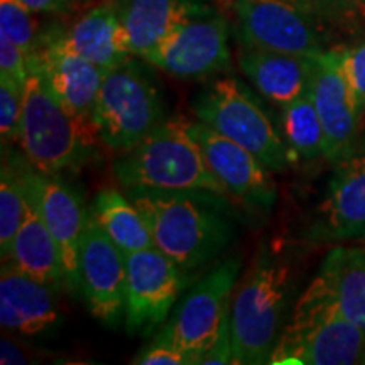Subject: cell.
Returning a JSON list of instances; mask_svg holds the SVG:
<instances>
[{"label":"cell","instance_id":"8","mask_svg":"<svg viewBox=\"0 0 365 365\" xmlns=\"http://www.w3.org/2000/svg\"><path fill=\"white\" fill-rule=\"evenodd\" d=\"M242 48L318 56L335 48V31L303 0H234Z\"/></svg>","mask_w":365,"mask_h":365},{"label":"cell","instance_id":"36","mask_svg":"<svg viewBox=\"0 0 365 365\" xmlns=\"http://www.w3.org/2000/svg\"><path fill=\"white\" fill-rule=\"evenodd\" d=\"M364 143H365V140H364Z\"/></svg>","mask_w":365,"mask_h":365},{"label":"cell","instance_id":"1","mask_svg":"<svg viewBox=\"0 0 365 365\" xmlns=\"http://www.w3.org/2000/svg\"><path fill=\"white\" fill-rule=\"evenodd\" d=\"M125 193L143 213L154 247L188 274L220 257L237 235L228 196L153 188Z\"/></svg>","mask_w":365,"mask_h":365},{"label":"cell","instance_id":"7","mask_svg":"<svg viewBox=\"0 0 365 365\" xmlns=\"http://www.w3.org/2000/svg\"><path fill=\"white\" fill-rule=\"evenodd\" d=\"M191 110L196 120L247 149L269 171L281 173L289 164L291 153L281 129L274 125L254 91L239 78L213 80L196 95Z\"/></svg>","mask_w":365,"mask_h":365},{"label":"cell","instance_id":"17","mask_svg":"<svg viewBox=\"0 0 365 365\" xmlns=\"http://www.w3.org/2000/svg\"><path fill=\"white\" fill-rule=\"evenodd\" d=\"M29 71L38 73L73 115L93 125L95 102L105 75L100 68L48 33L41 34L38 49L29 58Z\"/></svg>","mask_w":365,"mask_h":365},{"label":"cell","instance_id":"4","mask_svg":"<svg viewBox=\"0 0 365 365\" xmlns=\"http://www.w3.org/2000/svg\"><path fill=\"white\" fill-rule=\"evenodd\" d=\"M112 175L124 190L213 191L228 196L186 129L185 117H168L134 148L115 154Z\"/></svg>","mask_w":365,"mask_h":365},{"label":"cell","instance_id":"2","mask_svg":"<svg viewBox=\"0 0 365 365\" xmlns=\"http://www.w3.org/2000/svg\"><path fill=\"white\" fill-rule=\"evenodd\" d=\"M293 294L291 264L277 250L261 244L232 298L234 364H269L293 312Z\"/></svg>","mask_w":365,"mask_h":365},{"label":"cell","instance_id":"5","mask_svg":"<svg viewBox=\"0 0 365 365\" xmlns=\"http://www.w3.org/2000/svg\"><path fill=\"white\" fill-rule=\"evenodd\" d=\"M97 139L95 125L73 115L38 73L29 71L17 143L31 166L43 175L76 170L93 156Z\"/></svg>","mask_w":365,"mask_h":365},{"label":"cell","instance_id":"31","mask_svg":"<svg viewBox=\"0 0 365 365\" xmlns=\"http://www.w3.org/2000/svg\"><path fill=\"white\" fill-rule=\"evenodd\" d=\"M0 76L11 78L21 86H26L29 78V61L26 53L4 34H0Z\"/></svg>","mask_w":365,"mask_h":365},{"label":"cell","instance_id":"22","mask_svg":"<svg viewBox=\"0 0 365 365\" xmlns=\"http://www.w3.org/2000/svg\"><path fill=\"white\" fill-rule=\"evenodd\" d=\"M26 163V161H24ZM26 182V180H24ZM27 193V212L24 222L17 230L16 239L12 242L11 252L6 261L27 274L33 279L53 287L54 291L66 287L65 269H63L61 257L56 242L51 232L48 230L41 217L38 205L26 185ZM4 262V261H2Z\"/></svg>","mask_w":365,"mask_h":365},{"label":"cell","instance_id":"11","mask_svg":"<svg viewBox=\"0 0 365 365\" xmlns=\"http://www.w3.org/2000/svg\"><path fill=\"white\" fill-rule=\"evenodd\" d=\"M230 27L215 9L181 22L144 61L178 80H208L232 68Z\"/></svg>","mask_w":365,"mask_h":365},{"label":"cell","instance_id":"21","mask_svg":"<svg viewBox=\"0 0 365 365\" xmlns=\"http://www.w3.org/2000/svg\"><path fill=\"white\" fill-rule=\"evenodd\" d=\"M314 56L242 48L239 68L267 102L286 107L309 88Z\"/></svg>","mask_w":365,"mask_h":365},{"label":"cell","instance_id":"20","mask_svg":"<svg viewBox=\"0 0 365 365\" xmlns=\"http://www.w3.org/2000/svg\"><path fill=\"white\" fill-rule=\"evenodd\" d=\"M54 34L71 51L88 59L103 73L134 58L125 51L122 43L118 0L86 9L65 29L54 31Z\"/></svg>","mask_w":365,"mask_h":365},{"label":"cell","instance_id":"34","mask_svg":"<svg viewBox=\"0 0 365 365\" xmlns=\"http://www.w3.org/2000/svg\"><path fill=\"white\" fill-rule=\"evenodd\" d=\"M33 14H70L73 0H21Z\"/></svg>","mask_w":365,"mask_h":365},{"label":"cell","instance_id":"24","mask_svg":"<svg viewBox=\"0 0 365 365\" xmlns=\"http://www.w3.org/2000/svg\"><path fill=\"white\" fill-rule=\"evenodd\" d=\"M90 212L108 239L124 254L154 247L148 223L127 193L115 188L98 191Z\"/></svg>","mask_w":365,"mask_h":365},{"label":"cell","instance_id":"3","mask_svg":"<svg viewBox=\"0 0 365 365\" xmlns=\"http://www.w3.org/2000/svg\"><path fill=\"white\" fill-rule=\"evenodd\" d=\"M269 364H365V330L345 317L317 276L294 303Z\"/></svg>","mask_w":365,"mask_h":365},{"label":"cell","instance_id":"9","mask_svg":"<svg viewBox=\"0 0 365 365\" xmlns=\"http://www.w3.org/2000/svg\"><path fill=\"white\" fill-rule=\"evenodd\" d=\"M240 267V259L230 257L212 269L182 296L175 313L154 333L188 355L190 365H198L230 319Z\"/></svg>","mask_w":365,"mask_h":365},{"label":"cell","instance_id":"13","mask_svg":"<svg viewBox=\"0 0 365 365\" xmlns=\"http://www.w3.org/2000/svg\"><path fill=\"white\" fill-rule=\"evenodd\" d=\"M309 95L325 132V158L331 164L359 148L362 118L340 63L339 48L314 56Z\"/></svg>","mask_w":365,"mask_h":365},{"label":"cell","instance_id":"27","mask_svg":"<svg viewBox=\"0 0 365 365\" xmlns=\"http://www.w3.org/2000/svg\"><path fill=\"white\" fill-rule=\"evenodd\" d=\"M0 34L19 46L27 61L36 53L41 39L34 14L21 0H0Z\"/></svg>","mask_w":365,"mask_h":365},{"label":"cell","instance_id":"33","mask_svg":"<svg viewBox=\"0 0 365 365\" xmlns=\"http://www.w3.org/2000/svg\"><path fill=\"white\" fill-rule=\"evenodd\" d=\"M234 364V346H232L230 319L218 333L215 344L210 346L207 354L200 359L198 365H228Z\"/></svg>","mask_w":365,"mask_h":365},{"label":"cell","instance_id":"19","mask_svg":"<svg viewBox=\"0 0 365 365\" xmlns=\"http://www.w3.org/2000/svg\"><path fill=\"white\" fill-rule=\"evenodd\" d=\"M54 289L21 272L9 261L0 271V325L24 336L39 335L58 323Z\"/></svg>","mask_w":365,"mask_h":365},{"label":"cell","instance_id":"18","mask_svg":"<svg viewBox=\"0 0 365 365\" xmlns=\"http://www.w3.org/2000/svg\"><path fill=\"white\" fill-rule=\"evenodd\" d=\"M208 9L207 0H118L125 51L145 59L181 22Z\"/></svg>","mask_w":365,"mask_h":365},{"label":"cell","instance_id":"26","mask_svg":"<svg viewBox=\"0 0 365 365\" xmlns=\"http://www.w3.org/2000/svg\"><path fill=\"white\" fill-rule=\"evenodd\" d=\"M281 134L293 156L303 161L325 158V132L309 88L282 107Z\"/></svg>","mask_w":365,"mask_h":365},{"label":"cell","instance_id":"32","mask_svg":"<svg viewBox=\"0 0 365 365\" xmlns=\"http://www.w3.org/2000/svg\"><path fill=\"white\" fill-rule=\"evenodd\" d=\"M132 364L135 365H190V359L185 352H181L178 346L170 341L158 339L156 335L153 340L135 355Z\"/></svg>","mask_w":365,"mask_h":365},{"label":"cell","instance_id":"35","mask_svg":"<svg viewBox=\"0 0 365 365\" xmlns=\"http://www.w3.org/2000/svg\"><path fill=\"white\" fill-rule=\"evenodd\" d=\"M103 2H108V0H73V7H71V12L70 14H81L86 9L90 7H95L98 6V4H103Z\"/></svg>","mask_w":365,"mask_h":365},{"label":"cell","instance_id":"28","mask_svg":"<svg viewBox=\"0 0 365 365\" xmlns=\"http://www.w3.org/2000/svg\"><path fill=\"white\" fill-rule=\"evenodd\" d=\"M22 107L24 86L0 76V137L4 145H11L19 140Z\"/></svg>","mask_w":365,"mask_h":365},{"label":"cell","instance_id":"10","mask_svg":"<svg viewBox=\"0 0 365 365\" xmlns=\"http://www.w3.org/2000/svg\"><path fill=\"white\" fill-rule=\"evenodd\" d=\"M188 282V272L156 247L125 254V330L150 336L175 308Z\"/></svg>","mask_w":365,"mask_h":365},{"label":"cell","instance_id":"23","mask_svg":"<svg viewBox=\"0 0 365 365\" xmlns=\"http://www.w3.org/2000/svg\"><path fill=\"white\" fill-rule=\"evenodd\" d=\"M318 277L346 318L365 330V245H336L323 259Z\"/></svg>","mask_w":365,"mask_h":365},{"label":"cell","instance_id":"14","mask_svg":"<svg viewBox=\"0 0 365 365\" xmlns=\"http://www.w3.org/2000/svg\"><path fill=\"white\" fill-rule=\"evenodd\" d=\"M78 293L95 318L115 327L125 312V254L88 213L78 262Z\"/></svg>","mask_w":365,"mask_h":365},{"label":"cell","instance_id":"15","mask_svg":"<svg viewBox=\"0 0 365 365\" xmlns=\"http://www.w3.org/2000/svg\"><path fill=\"white\" fill-rule=\"evenodd\" d=\"M186 129L230 198L247 208L269 210L272 207L276 202V185L272 171L262 161L203 122L186 118Z\"/></svg>","mask_w":365,"mask_h":365},{"label":"cell","instance_id":"29","mask_svg":"<svg viewBox=\"0 0 365 365\" xmlns=\"http://www.w3.org/2000/svg\"><path fill=\"white\" fill-rule=\"evenodd\" d=\"M333 31L352 29L365 22V0H303Z\"/></svg>","mask_w":365,"mask_h":365},{"label":"cell","instance_id":"30","mask_svg":"<svg viewBox=\"0 0 365 365\" xmlns=\"http://www.w3.org/2000/svg\"><path fill=\"white\" fill-rule=\"evenodd\" d=\"M340 63L352 90L359 115L365 122V39H360L350 46H336Z\"/></svg>","mask_w":365,"mask_h":365},{"label":"cell","instance_id":"6","mask_svg":"<svg viewBox=\"0 0 365 365\" xmlns=\"http://www.w3.org/2000/svg\"><path fill=\"white\" fill-rule=\"evenodd\" d=\"M166 118L161 88L134 58L105 73L93 108V125L105 148L125 153Z\"/></svg>","mask_w":365,"mask_h":365},{"label":"cell","instance_id":"25","mask_svg":"<svg viewBox=\"0 0 365 365\" xmlns=\"http://www.w3.org/2000/svg\"><path fill=\"white\" fill-rule=\"evenodd\" d=\"M0 171V255L6 261L11 252L27 212V193L24 182V154L4 148Z\"/></svg>","mask_w":365,"mask_h":365},{"label":"cell","instance_id":"16","mask_svg":"<svg viewBox=\"0 0 365 365\" xmlns=\"http://www.w3.org/2000/svg\"><path fill=\"white\" fill-rule=\"evenodd\" d=\"M24 180L46 227L58 245L65 269L66 289L78 291L80 247L90 212L85 210L80 195L59 175H43L36 171L27 159L24 163Z\"/></svg>","mask_w":365,"mask_h":365},{"label":"cell","instance_id":"12","mask_svg":"<svg viewBox=\"0 0 365 365\" xmlns=\"http://www.w3.org/2000/svg\"><path fill=\"white\" fill-rule=\"evenodd\" d=\"M304 239L314 244L365 242V143L335 164Z\"/></svg>","mask_w":365,"mask_h":365}]
</instances>
